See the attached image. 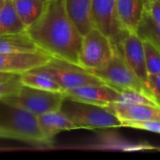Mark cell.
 Here are the masks:
<instances>
[{
    "instance_id": "6da1fadb",
    "label": "cell",
    "mask_w": 160,
    "mask_h": 160,
    "mask_svg": "<svg viewBox=\"0 0 160 160\" xmlns=\"http://www.w3.org/2000/svg\"><path fill=\"white\" fill-rule=\"evenodd\" d=\"M39 50L79 66L82 36L66 12L63 0H49L42 15L26 28Z\"/></svg>"
},
{
    "instance_id": "7a4b0ae2",
    "label": "cell",
    "mask_w": 160,
    "mask_h": 160,
    "mask_svg": "<svg viewBox=\"0 0 160 160\" xmlns=\"http://www.w3.org/2000/svg\"><path fill=\"white\" fill-rule=\"evenodd\" d=\"M0 129L4 138L41 144H51L38 121V117L26 110L0 99Z\"/></svg>"
},
{
    "instance_id": "3957f363",
    "label": "cell",
    "mask_w": 160,
    "mask_h": 160,
    "mask_svg": "<svg viewBox=\"0 0 160 160\" xmlns=\"http://www.w3.org/2000/svg\"><path fill=\"white\" fill-rule=\"evenodd\" d=\"M60 111L80 129H108L123 128L120 118L108 107L65 98Z\"/></svg>"
},
{
    "instance_id": "277c9868",
    "label": "cell",
    "mask_w": 160,
    "mask_h": 160,
    "mask_svg": "<svg viewBox=\"0 0 160 160\" xmlns=\"http://www.w3.org/2000/svg\"><path fill=\"white\" fill-rule=\"evenodd\" d=\"M119 52L111 38L97 27L82 37L79 66L90 72L105 67Z\"/></svg>"
},
{
    "instance_id": "5b68a950",
    "label": "cell",
    "mask_w": 160,
    "mask_h": 160,
    "mask_svg": "<svg viewBox=\"0 0 160 160\" xmlns=\"http://www.w3.org/2000/svg\"><path fill=\"white\" fill-rule=\"evenodd\" d=\"M65 98L63 93L37 89L22 84L17 94L0 99L38 116L60 111Z\"/></svg>"
},
{
    "instance_id": "8992f818",
    "label": "cell",
    "mask_w": 160,
    "mask_h": 160,
    "mask_svg": "<svg viewBox=\"0 0 160 160\" xmlns=\"http://www.w3.org/2000/svg\"><path fill=\"white\" fill-rule=\"evenodd\" d=\"M92 73L118 90H133L152 96L149 88L138 78L119 52L105 67Z\"/></svg>"
},
{
    "instance_id": "52a82bcc",
    "label": "cell",
    "mask_w": 160,
    "mask_h": 160,
    "mask_svg": "<svg viewBox=\"0 0 160 160\" xmlns=\"http://www.w3.org/2000/svg\"><path fill=\"white\" fill-rule=\"evenodd\" d=\"M39 68L51 74L64 89V92L88 84H108L89 70L56 58H52L47 65Z\"/></svg>"
},
{
    "instance_id": "ba28073f",
    "label": "cell",
    "mask_w": 160,
    "mask_h": 160,
    "mask_svg": "<svg viewBox=\"0 0 160 160\" xmlns=\"http://www.w3.org/2000/svg\"><path fill=\"white\" fill-rule=\"evenodd\" d=\"M93 10L96 27L107 35L120 51L121 43L129 31L118 18L115 0H93Z\"/></svg>"
},
{
    "instance_id": "9c48e42d",
    "label": "cell",
    "mask_w": 160,
    "mask_h": 160,
    "mask_svg": "<svg viewBox=\"0 0 160 160\" xmlns=\"http://www.w3.org/2000/svg\"><path fill=\"white\" fill-rule=\"evenodd\" d=\"M66 98L90 104L108 107L119 103L122 92L110 84H88L64 92Z\"/></svg>"
},
{
    "instance_id": "30bf717a",
    "label": "cell",
    "mask_w": 160,
    "mask_h": 160,
    "mask_svg": "<svg viewBox=\"0 0 160 160\" xmlns=\"http://www.w3.org/2000/svg\"><path fill=\"white\" fill-rule=\"evenodd\" d=\"M52 56L42 51L35 52H0V72L21 75L47 65Z\"/></svg>"
},
{
    "instance_id": "8fae6325",
    "label": "cell",
    "mask_w": 160,
    "mask_h": 160,
    "mask_svg": "<svg viewBox=\"0 0 160 160\" xmlns=\"http://www.w3.org/2000/svg\"><path fill=\"white\" fill-rule=\"evenodd\" d=\"M129 68L148 87L149 75L146 68L143 40L134 31H129L124 38L120 51Z\"/></svg>"
},
{
    "instance_id": "7c38bea8",
    "label": "cell",
    "mask_w": 160,
    "mask_h": 160,
    "mask_svg": "<svg viewBox=\"0 0 160 160\" xmlns=\"http://www.w3.org/2000/svg\"><path fill=\"white\" fill-rule=\"evenodd\" d=\"M67 14L83 37L95 25L93 0H63Z\"/></svg>"
},
{
    "instance_id": "4fadbf2b",
    "label": "cell",
    "mask_w": 160,
    "mask_h": 160,
    "mask_svg": "<svg viewBox=\"0 0 160 160\" xmlns=\"http://www.w3.org/2000/svg\"><path fill=\"white\" fill-rule=\"evenodd\" d=\"M108 108L120 118L123 124L125 122L160 120V106L113 103L108 106Z\"/></svg>"
},
{
    "instance_id": "5bb4252c",
    "label": "cell",
    "mask_w": 160,
    "mask_h": 160,
    "mask_svg": "<svg viewBox=\"0 0 160 160\" xmlns=\"http://www.w3.org/2000/svg\"><path fill=\"white\" fill-rule=\"evenodd\" d=\"M118 18L128 31H136L145 14L144 0H115Z\"/></svg>"
},
{
    "instance_id": "9a60e30c",
    "label": "cell",
    "mask_w": 160,
    "mask_h": 160,
    "mask_svg": "<svg viewBox=\"0 0 160 160\" xmlns=\"http://www.w3.org/2000/svg\"><path fill=\"white\" fill-rule=\"evenodd\" d=\"M40 128L49 140L52 142V139L56 134L62 131H69L80 129L64 112L61 111H55L47 112L37 116Z\"/></svg>"
},
{
    "instance_id": "2e32d148",
    "label": "cell",
    "mask_w": 160,
    "mask_h": 160,
    "mask_svg": "<svg viewBox=\"0 0 160 160\" xmlns=\"http://www.w3.org/2000/svg\"><path fill=\"white\" fill-rule=\"evenodd\" d=\"M92 148L97 149H112L121 150L126 152H136V151H150V150H159V148L155 147L147 142H132L124 140L116 134L105 133L99 135L96 142L92 144Z\"/></svg>"
},
{
    "instance_id": "e0dca14e",
    "label": "cell",
    "mask_w": 160,
    "mask_h": 160,
    "mask_svg": "<svg viewBox=\"0 0 160 160\" xmlns=\"http://www.w3.org/2000/svg\"><path fill=\"white\" fill-rule=\"evenodd\" d=\"M40 51L26 30L20 33L0 35V52H35Z\"/></svg>"
},
{
    "instance_id": "ac0fdd59",
    "label": "cell",
    "mask_w": 160,
    "mask_h": 160,
    "mask_svg": "<svg viewBox=\"0 0 160 160\" xmlns=\"http://www.w3.org/2000/svg\"><path fill=\"white\" fill-rule=\"evenodd\" d=\"M19 80L22 85L64 94V89L56 82V80L51 74L40 69L39 68L21 74L19 76Z\"/></svg>"
},
{
    "instance_id": "d6986e66",
    "label": "cell",
    "mask_w": 160,
    "mask_h": 160,
    "mask_svg": "<svg viewBox=\"0 0 160 160\" xmlns=\"http://www.w3.org/2000/svg\"><path fill=\"white\" fill-rule=\"evenodd\" d=\"M49 0H13L16 12L27 28L44 12Z\"/></svg>"
},
{
    "instance_id": "ffe728a7",
    "label": "cell",
    "mask_w": 160,
    "mask_h": 160,
    "mask_svg": "<svg viewBox=\"0 0 160 160\" xmlns=\"http://www.w3.org/2000/svg\"><path fill=\"white\" fill-rule=\"evenodd\" d=\"M26 27L19 18L13 0H5L0 10V35L24 32Z\"/></svg>"
},
{
    "instance_id": "44dd1931",
    "label": "cell",
    "mask_w": 160,
    "mask_h": 160,
    "mask_svg": "<svg viewBox=\"0 0 160 160\" xmlns=\"http://www.w3.org/2000/svg\"><path fill=\"white\" fill-rule=\"evenodd\" d=\"M135 32L142 40L149 41L160 50V22L154 20L146 11Z\"/></svg>"
},
{
    "instance_id": "7402d4cb",
    "label": "cell",
    "mask_w": 160,
    "mask_h": 160,
    "mask_svg": "<svg viewBox=\"0 0 160 160\" xmlns=\"http://www.w3.org/2000/svg\"><path fill=\"white\" fill-rule=\"evenodd\" d=\"M145 63L149 76L160 74V50L149 41L143 40Z\"/></svg>"
},
{
    "instance_id": "603a6c76",
    "label": "cell",
    "mask_w": 160,
    "mask_h": 160,
    "mask_svg": "<svg viewBox=\"0 0 160 160\" xmlns=\"http://www.w3.org/2000/svg\"><path fill=\"white\" fill-rule=\"evenodd\" d=\"M123 127L137 128L141 130H146V131L160 134V120L142 121V122H125L123 124Z\"/></svg>"
},
{
    "instance_id": "cb8c5ba5",
    "label": "cell",
    "mask_w": 160,
    "mask_h": 160,
    "mask_svg": "<svg viewBox=\"0 0 160 160\" xmlns=\"http://www.w3.org/2000/svg\"><path fill=\"white\" fill-rule=\"evenodd\" d=\"M21 86L22 83L19 78L8 81H0V98L17 94Z\"/></svg>"
},
{
    "instance_id": "d4e9b609",
    "label": "cell",
    "mask_w": 160,
    "mask_h": 160,
    "mask_svg": "<svg viewBox=\"0 0 160 160\" xmlns=\"http://www.w3.org/2000/svg\"><path fill=\"white\" fill-rule=\"evenodd\" d=\"M148 88L152 96L160 103V74L149 76Z\"/></svg>"
},
{
    "instance_id": "484cf974",
    "label": "cell",
    "mask_w": 160,
    "mask_h": 160,
    "mask_svg": "<svg viewBox=\"0 0 160 160\" xmlns=\"http://www.w3.org/2000/svg\"><path fill=\"white\" fill-rule=\"evenodd\" d=\"M145 10L154 20L160 22V0H153L146 3Z\"/></svg>"
},
{
    "instance_id": "4316f807",
    "label": "cell",
    "mask_w": 160,
    "mask_h": 160,
    "mask_svg": "<svg viewBox=\"0 0 160 160\" xmlns=\"http://www.w3.org/2000/svg\"><path fill=\"white\" fill-rule=\"evenodd\" d=\"M20 75L17 74H8V73H1L0 72V81H8V80H12V79H17L19 78Z\"/></svg>"
},
{
    "instance_id": "83f0119b",
    "label": "cell",
    "mask_w": 160,
    "mask_h": 160,
    "mask_svg": "<svg viewBox=\"0 0 160 160\" xmlns=\"http://www.w3.org/2000/svg\"><path fill=\"white\" fill-rule=\"evenodd\" d=\"M4 2H5V0H0V10H1V8H2V7L4 5Z\"/></svg>"
},
{
    "instance_id": "f1b7e54d",
    "label": "cell",
    "mask_w": 160,
    "mask_h": 160,
    "mask_svg": "<svg viewBox=\"0 0 160 160\" xmlns=\"http://www.w3.org/2000/svg\"><path fill=\"white\" fill-rule=\"evenodd\" d=\"M0 138H4V134H3V132H2L1 129H0Z\"/></svg>"
},
{
    "instance_id": "f546056e",
    "label": "cell",
    "mask_w": 160,
    "mask_h": 160,
    "mask_svg": "<svg viewBox=\"0 0 160 160\" xmlns=\"http://www.w3.org/2000/svg\"><path fill=\"white\" fill-rule=\"evenodd\" d=\"M144 1H145V4H146V3H148V2H150V1H153V0H144Z\"/></svg>"
}]
</instances>
